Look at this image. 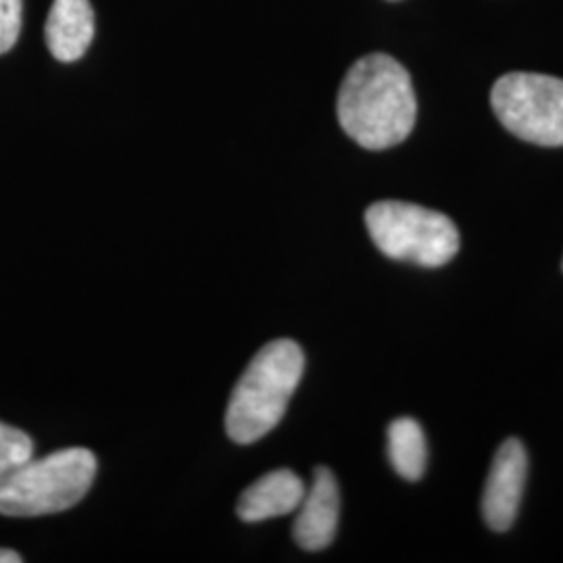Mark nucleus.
I'll return each instance as SVG.
<instances>
[{"instance_id":"f257e3e1","label":"nucleus","mask_w":563,"mask_h":563,"mask_svg":"<svg viewBox=\"0 0 563 563\" xmlns=\"http://www.w3.org/2000/svg\"><path fill=\"white\" fill-rule=\"evenodd\" d=\"M342 130L367 151L401 144L416 125L418 101L401 63L383 53L357 60L339 92Z\"/></svg>"},{"instance_id":"f03ea898","label":"nucleus","mask_w":563,"mask_h":563,"mask_svg":"<svg viewBox=\"0 0 563 563\" xmlns=\"http://www.w3.org/2000/svg\"><path fill=\"white\" fill-rule=\"evenodd\" d=\"M302 349L295 341L265 344L234 386L225 411V432L239 444L257 443L282 422L301 383Z\"/></svg>"},{"instance_id":"7ed1b4c3","label":"nucleus","mask_w":563,"mask_h":563,"mask_svg":"<svg viewBox=\"0 0 563 563\" xmlns=\"http://www.w3.org/2000/svg\"><path fill=\"white\" fill-rule=\"evenodd\" d=\"M97 476L92 451L71 446L27 460L0 478V516L41 518L80 504Z\"/></svg>"},{"instance_id":"20e7f679","label":"nucleus","mask_w":563,"mask_h":563,"mask_svg":"<svg viewBox=\"0 0 563 563\" xmlns=\"http://www.w3.org/2000/svg\"><path fill=\"white\" fill-rule=\"evenodd\" d=\"M365 225L386 257L443 267L460 251V232L451 218L413 202H374L365 211Z\"/></svg>"},{"instance_id":"39448f33","label":"nucleus","mask_w":563,"mask_h":563,"mask_svg":"<svg viewBox=\"0 0 563 563\" xmlns=\"http://www.w3.org/2000/svg\"><path fill=\"white\" fill-rule=\"evenodd\" d=\"M493 109L505 128L539 146H563V80L543 74H507L493 86Z\"/></svg>"},{"instance_id":"423d86ee","label":"nucleus","mask_w":563,"mask_h":563,"mask_svg":"<svg viewBox=\"0 0 563 563\" xmlns=\"http://www.w3.org/2000/svg\"><path fill=\"white\" fill-rule=\"evenodd\" d=\"M528 476V455L518 439H509L497 451L490 474L484 486L483 514L486 523L505 532L509 530L522 504L523 486Z\"/></svg>"},{"instance_id":"0eeeda50","label":"nucleus","mask_w":563,"mask_h":563,"mask_svg":"<svg viewBox=\"0 0 563 563\" xmlns=\"http://www.w3.org/2000/svg\"><path fill=\"white\" fill-rule=\"evenodd\" d=\"M341 518V493L334 474L318 467L311 488L305 490L292 537L305 551H322L336 537Z\"/></svg>"},{"instance_id":"6e6552de","label":"nucleus","mask_w":563,"mask_h":563,"mask_svg":"<svg viewBox=\"0 0 563 563\" xmlns=\"http://www.w3.org/2000/svg\"><path fill=\"white\" fill-rule=\"evenodd\" d=\"M305 490V483L292 470H274L242 493L236 514L249 523L288 516L299 509Z\"/></svg>"},{"instance_id":"1a4fd4ad","label":"nucleus","mask_w":563,"mask_h":563,"mask_svg":"<svg viewBox=\"0 0 563 563\" xmlns=\"http://www.w3.org/2000/svg\"><path fill=\"white\" fill-rule=\"evenodd\" d=\"M95 38V13L88 0H55L46 20V44L55 59H80Z\"/></svg>"},{"instance_id":"9d476101","label":"nucleus","mask_w":563,"mask_h":563,"mask_svg":"<svg viewBox=\"0 0 563 563\" xmlns=\"http://www.w3.org/2000/svg\"><path fill=\"white\" fill-rule=\"evenodd\" d=\"M388 457L405 481H420L428 463L422 426L411 418H399L388 426Z\"/></svg>"},{"instance_id":"9b49d317","label":"nucleus","mask_w":563,"mask_h":563,"mask_svg":"<svg viewBox=\"0 0 563 563\" xmlns=\"http://www.w3.org/2000/svg\"><path fill=\"white\" fill-rule=\"evenodd\" d=\"M32 439L20 428L0 422V478L20 467L21 463L32 460Z\"/></svg>"},{"instance_id":"f8f14e48","label":"nucleus","mask_w":563,"mask_h":563,"mask_svg":"<svg viewBox=\"0 0 563 563\" xmlns=\"http://www.w3.org/2000/svg\"><path fill=\"white\" fill-rule=\"evenodd\" d=\"M23 0H0V55L20 38Z\"/></svg>"},{"instance_id":"ddd939ff","label":"nucleus","mask_w":563,"mask_h":563,"mask_svg":"<svg viewBox=\"0 0 563 563\" xmlns=\"http://www.w3.org/2000/svg\"><path fill=\"white\" fill-rule=\"evenodd\" d=\"M21 555L11 549H0V563H20Z\"/></svg>"}]
</instances>
